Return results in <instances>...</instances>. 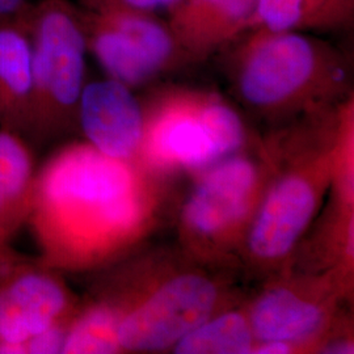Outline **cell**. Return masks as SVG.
<instances>
[{
  "instance_id": "obj_7",
  "label": "cell",
  "mask_w": 354,
  "mask_h": 354,
  "mask_svg": "<svg viewBox=\"0 0 354 354\" xmlns=\"http://www.w3.org/2000/svg\"><path fill=\"white\" fill-rule=\"evenodd\" d=\"M32 44V95L26 142L42 147L79 130L87 42L77 6L41 0L26 13Z\"/></svg>"
},
{
  "instance_id": "obj_6",
  "label": "cell",
  "mask_w": 354,
  "mask_h": 354,
  "mask_svg": "<svg viewBox=\"0 0 354 354\" xmlns=\"http://www.w3.org/2000/svg\"><path fill=\"white\" fill-rule=\"evenodd\" d=\"M253 146V145H252ZM210 165L194 184L178 215L180 250L206 266L226 268L241 245L273 174L269 140Z\"/></svg>"
},
{
  "instance_id": "obj_1",
  "label": "cell",
  "mask_w": 354,
  "mask_h": 354,
  "mask_svg": "<svg viewBox=\"0 0 354 354\" xmlns=\"http://www.w3.org/2000/svg\"><path fill=\"white\" fill-rule=\"evenodd\" d=\"M162 176L88 142L54 152L36 172L28 222L39 259L58 272H96L136 251L165 203Z\"/></svg>"
},
{
  "instance_id": "obj_14",
  "label": "cell",
  "mask_w": 354,
  "mask_h": 354,
  "mask_svg": "<svg viewBox=\"0 0 354 354\" xmlns=\"http://www.w3.org/2000/svg\"><path fill=\"white\" fill-rule=\"evenodd\" d=\"M35 177L32 147L0 129V245L10 244L28 222Z\"/></svg>"
},
{
  "instance_id": "obj_4",
  "label": "cell",
  "mask_w": 354,
  "mask_h": 354,
  "mask_svg": "<svg viewBox=\"0 0 354 354\" xmlns=\"http://www.w3.org/2000/svg\"><path fill=\"white\" fill-rule=\"evenodd\" d=\"M226 48L235 96L269 122H291L353 95L349 58L317 35L251 28Z\"/></svg>"
},
{
  "instance_id": "obj_17",
  "label": "cell",
  "mask_w": 354,
  "mask_h": 354,
  "mask_svg": "<svg viewBox=\"0 0 354 354\" xmlns=\"http://www.w3.org/2000/svg\"><path fill=\"white\" fill-rule=\"evenodd\" d=\"M30 6L29 0H0V26L20 21Z\"/></svg>"
},
{
  "instance_id": "obj_16",
  "label": "cell",
  "mask_w": 354,
  "mask_h": 354,
  "mask_svg": "<svg viewBox=\"0 0 354 354\" xmlns=\"http://www.w3.org/2000/svg\"><path fill=\"white\" fill-rule=\"evenodd\" d=\"M62 353H122L111 313L89 298L80 304L68 324Z\"/></svg>"
},
{
  "instance_id": "obj_12",
  "label": "cell",
  "mask_w": 354,
  "mask_h": 354,
  "mask_svg": "<svg viewBox=\"0 0 354 354\" xmlns=\"http://www.w3.org/2000/svg\"><path fill=\"white\" fill-rule=\"evenodd\" d=\"M32 95V44L26 16L0 26V129L26 140Z\"/></svg>"
},
{
  "instance_id": "obj_13",
  "label": "cell",
  "mask_w": 354,
  "mask_h": 354,
  "mask_svg": "<svg viewBox=\"0 0 354 354\" xmlns=\"http://www.w3.org/2000/svg\"><path fill=\"white\" fill-rule=\"evenodd\" d=\"M353 26L354 0H257L247 29L323 35L348 33Z\"/></svg>"
},
{
  "instance_id": "obj_18",
  "label": "cell",
  "mask_w": 354,
  "mask_h": 354,
  "mask_svg": "<svg viewBox=\"0 0 354 354\" xmlns=\"http://www.w3.org/2000/svg\"><path fill=\"white\" fill-rule=\"evenodd\" d=\"M134 10L156 13L160 10H171L184 0H106Z\"/></svg>"
},
{
  "instance_id": "obj_3",
  "label": "cell",
  "mask_w": 354,
  "mask_h": 354,
  "mask_svg": "<svg viewBox=\"0 0 354 354\" xmlns=\"http://www.w3.org/2000/svg\"><path fill=\"white\" fill-rule=\"evenodd\" d=\"M353 95L304 114L268 138L274 167L241 245L244 266L257 276L286 268L324 203L335 174L342 117Z\"/></svg>"
},
{
  "instance_id": "obj_11",
  "label": "cell",
  "mask_w": 354,
  "mask_h": 354,
  "mask_svg": "<svg viewBox=\"0 0 354 354\" xmlns=\"http://www.w3.org/2000/svg\"><path fill=\"white\" fill-rule=\"evenodd\" d=\"M257 0H184L168 10L167 23L190 62L222 50L243 33Z\"/></svg>"
},
{
  "instance_id": "obj_8",
  "label": "cell",
  "mask_w": 354,
  "mask_h": 354,
  "mask_svg": "<svg viewBox=\"0 0 354 354\" xmlns=\"http://www.w3.org/2000/svg\"><path fill=\"white\" fill-rule=\"evenodd\" d=\"M352 290L353 279L339 270L283 268L245 306L256 342H288L294 353H317Z\"/></svg>"
},
{
  "instance_id": "obj_9",
  "label": "cell",
  "mask_w": 354,
  "mask_h": 354,
  "mask_svg": "<svg viewBox=\"0 0 354 354\" xmlns=\"http://www.w3.org/2000/svg\"><path fill=\"white\" fill-rule=\"evenodd\" d=\"M79 307L61 272L11 243L0 245V354H26L29 339L71 320Z\"/></svg>"
},
{
  "instance_id": "obj_2",
  "label": "cell",
  "mask_w": 354,
  "mask_h": 354,
  "mask_svg": "<svg viewBox=\"0 0 354 354\" xmlns=\"http://www.w3.org/2000/svg\"><path fill=\"white\" fill-rule=\"evenodd\" d=\"M96 272L88 298L113 317L122 353L172 349L231 304L223 268L201 264L181 250L127 256Z\"/></svg>"
},
{
  "instance_id": "obj_15",
  "label": "cell",
  "mask_w": 354,
  "mask_h": 354,
  "mask_svg": "<svg viewBox=\"0 0 354 354\" xmlns=\"http://www.w3.org/2000/svg\"><path fill=\"white\" fill-rule=\"evenodd\" d=\"M256 345L245 307H228L192 329L172 352L177 354H250Z\"/></svg>"
},
{
  "instance_id": "obj_10",
  "label": "cell",
  "mask_w": 354,
  "mask_h": 354,
  "mask_svg": "<svg viewBox=\"0 0 354 354\" xmlns=\"http://www.w3.org/2000/svg\"><path fill=\"white\" fill-rule=\"evenodd\" d=\"M79 130L104 155L136 162L145 130L142 102L111 77L88 82L79 102Z\"/></svg>"
},
{
  "instance_id": "obj_5",
  "label": "cell",
  "mask_w": 354,
  "mask_h": 354,
  "mask_svg": "<svg viewBox=\"0 0 354 354\" xmlns=\"http://www.w3.org/2000/svg\"><path fill=\"white\" fill-rule=\"evenodd\" d=\"M142 108L145 130L136 163L159 176L198 175L256 143L243 115L212 91L165 87Z\"/></svg>"
}]
</instances>
